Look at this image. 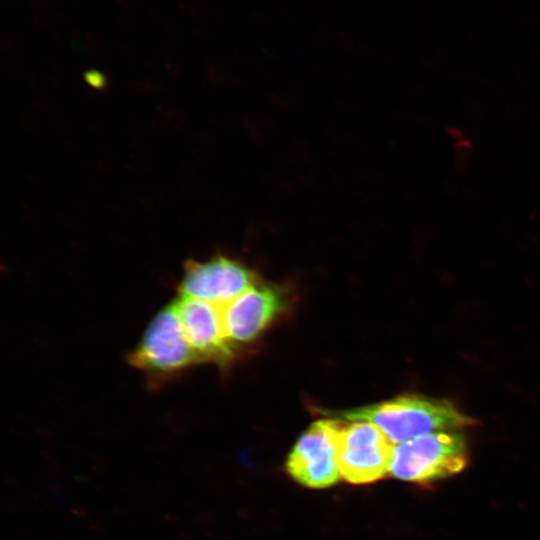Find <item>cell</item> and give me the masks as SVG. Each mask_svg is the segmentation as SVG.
Masks as SVG:
<instances>
[{"instance_id":"cell-1","label":"cell","mask_w":540,"mask_h":540,"mask_svg":"<svg viewBox=\"0 0 540 540\" xmlns=\"http://www.w3.org/2000/svg\"><path fill=\"white\" fill-rule=\"evenodd\" d=\"M332 414L346 421L374 424L393 445L422 435L458 431L477 424L449 400L416 394Z\"/></svg>"},{"instance_id":"cell-2","label":"cell","mask_w":540,"mask_h":540,"mask_svg":"<svg viewBox=\"0 0 540 540\" xmlns=\"http://www.w3.org/2000/svg\"><path fill=\"white\" fill-rule=\"evenodd\" d=\"M468 461V445L463 435L457 431H440L395 444L389 474L424 484L460 473Z\"/></svg>"},{"instance_id":"cell-3","label":"cell","mask_w":540,"mask_h":540,"mask_svg":"<svg viewBox=\"0 0 540 540\" xmlns=\"http://www.w3.org/2000/svg\"><path fill=\"white\" fill-rule=\"evenodd\" d=\"M129 362L156 381L173 377L200 362L187 340L174 302L154 316L130 353Z\"/></svg>"},{"instance_id":"cell-4","label":"cell","mask_w":540,"mask_h":540,"mask_svg":"<svg viewBox=\"0 0 540 540\" xmlns=\"http://www.w3.org/2000/svg\"><path fill=\"white\" fill-rule=\"evenodd\" d=\"M337 458L341 477L351 484H368L389 474L393 444L367 421L339 420Z\"/></svg>"},{"instance_id":"cell-5","label":"cell","mask_w":540,"mask_h":540,"mask_svg":"<svg viewBox=\"0 0 540 540\" xmlns=\"http://www.w3.org/2000/svg\"><path fill=\"white\" fill-rule=\"evenodd\" d=\"M260 283L257 273L243 262L225 255L205 261L189 260L179 283L182 297L223 305Z\"/></svg>"},{"instance_id":"cell-6","label":"cell","mask_w":540,"mask_h":540,"mask_svg":"<svg viewBox=\"0 0 540 540\" xmlns=\"http://www.w3.org/2000/svg\"><path fill=\"white\" fill-rule=\"evenodd\" d=\"M339 420L314 422L297 440L286 468L299 484L310 488L334 485L341 477L337 458Z\"/></svg>"},{"instance_id":"cell-7","label":"cell","mask_w":540,"mask_h":540,"mask_svg":"<svg viewBox=\"0 0 540 540\" xmlns=\"http://www.w3.org/2000/svg\"><path fill=\"white\" fill-rule=\"evenodd\" d=\"M288 292L275 284L258 283L220 306L228 341L235 347L257 338L288 308Z\"/></svg>"},{"instance_id":"cell-8","label":"cell","mask_w":540,"mask_h":540,"mask_svg":"<svg viewBox=\"0 0 540 540\" xmlns=\"http://www.w3.org/2000/svg\"><path fill=\"white\" fill-rule=\"evenodd\" d=\"M184 333L200 362L226 364L234 356L221 318L220 306L180 296L174 301Z\"/></svg>"}]
</instances>
